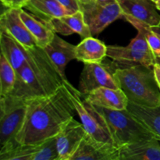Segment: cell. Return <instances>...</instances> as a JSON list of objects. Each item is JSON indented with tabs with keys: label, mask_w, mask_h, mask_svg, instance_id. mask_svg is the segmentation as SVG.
Wrapping results in <instances>:
<instances>
[{
	"label": "cell",
	"mask_w": 160,
	"mask_h": 160,
	"mask_svg": "<svg viewBox=\"0 0 160 160\" xmlns=\"http://www.w3.org/2000/svg\"><path fill=\"white\" fill-rule=\"evenodd\" d=\"M75 112L64 84L52 95L28 99L24 121L15 141L18 145H37L56 137Z\"/></svg>",
	"instance_id": "obj_1"
},
{
	"label": "cell",
	"mask_w": 160,
	"mask_h": 160,
	"mask_svg": "<svg viewBox=\"0 0 160 160\" xmlns=\"http://www.w3.org/2000/svg\"><path fill=\"white\" fill-rule=\"evenodd\" d=\"M27 50L28 59L17 72V81L10 95L31 99L55 93L66 79L61 76L43 48L36 45Z\"/></svg>",
	"instance_id": "obj_2"
},
{
	"label": "cell",
	"mask_w": 160,
	"mask_h": 160,
	"mask_svg": "<svg viewBox=\"0 0 160 160\" xmlns=\"http://www.w3.org/2000/svg\"><path fill=\"white\" fill-rule=\"evenodd\" d=\"M113 77L130 102L147 108L160 106V89L153 67L137 63L116 69Z\"/></svg>",
	"instance_id": "obj_3"
},
{
	"label": "cell",
	"mask_w": 160,
	"mask_h": 160,
	"mask_svg": "<svg viewBox=\"0 0 160 160\" xmlns=\"http://www.w3.org/2000/svg\"><path fill=\"white\" fill-rule=\"evenodd\" d=\"M94 106V105H93ZM101 116L116 147L152 138L154 134L127 109L117 110L94 106Z\"/></svg>",
	"instance_id": "obj_4"
},
{
	"label": "cell",
	"mask_w": 160,
	"mask_h": 160,
	"mask_svg": "<svg viewBox=\"0 0 160 160\" xmlns=\"http://www.w3.org/2000/svg\"><path fill=\"white\" fill-rule=\"evenodd\" d=\"M28 101L10 94L0 96V154L18 145L15 138L24 121Z\"/></svg>",
	"instance_id": "obj_5"
},
{
	"label": "cell",
	"mask_w": 160,
	"mask_h": 160,
	"mask_svg": "<svg viewBox=\"0 0 160 160\" xmlns=\"http://www.w3.org/2000/svg\"><path fill=\"white\" fill-rule=\"evenodd\" d=\"M63 84L67 88L77 113L79 116L87 134L98 142L114 145L110 134L95 106L88 102L82 93L75 88L67 79L64 80Z\"/></svg>",
	"instance_id": "obj_6"
},
{
	"label": "cell",
	"mask_w": 160,
	"mask_h": 160,
	"mask_svg": "<svg viewBox=\"0 0 160 160\" xmlns=\"http://www.w3.org/2000/svg\"><path fill=\"white\" fill-rule=\"evenodd\" d=\"M80 5L92 35H98L109 24L118 19L123 18V11L117 0L109 2L92 0Z\"/></svg>",
	"instance_id": "obj_7"
},
{
	"label": "cell",
	"mask_w": 160,
	"mask_h": 160,
	"mask_svg": "<svg viewBox=\"0 0 160 160\" xmlns=\"http://www.w3.org/2000/svg\"><path fill=\"white\" fill-rule=\"evenodd\" d=\"M100 87L119 88L109 67L102 62H85L81 73L78 90L86 95Z\"/></svg>",
	"instance_id": "obj_8"
},
{
	"label": "cell",
	"mask_w": 160,
	"mask_h": 160,
	"mask_svg": "<svg viewBox=\"0 0 160 160\" xmlns=\"http://www.w3.org/2000/svg\"><path fill=\"white\" fill-rule=\"evenodd\" d=\"M86 134L82 123L70 120L56 136L59 160H71Z\"/></svg>",
	"instance_id": "obj_9"
},
{
	"label": "cell",
	"mask_w": 160,
	"mask_h": 160,
	"mask_svg": "<svg viewBox=\"0 0 160 160\" xmlns=\"http://www.w3.org/2000/svg\"><path fill=\"white\" fill-rule=\"evenodd\" d=\"M120 160V148L85 134L71 160Z\"/></svg>",
	"instance_id": "obj_10"
},
{
	"label": "cell",
	"mask_w": 160,
	"mask_h": 160,
	"mask_svg": "<svg viewBox=\"0 0 160 160\" xmlns=\"http://www.w3.org/2000/svg\"><path fill=\"white\" fill-rule=\"evenodd\" d=\"M20 9L10 8L3 11L0 17V29L12 36L26 49H30L38 45L34 38L20 18Z\"/></svg>",
	"instance_id": "obj_11"
},
{
	"label": "cell",
	"mask_w": 160,
	"mask_h": 160,
	"mask_svg": "<svg viewBox=\"0 0 160 160\" xmlns=\"http://www.w3.org/2000/svg\"><path fill=\"white\" fill-rule=\"evenodd\" d=\"M123 17H130L150 27L160 24V15L152 0H117Z\"/></svg>",
	"instance_id": "obj_12"
},
{
	"label": "cell",
	"mask_w": 160,
	"mask_h": 160,
	"mask_svg": "<svg viewBox=\"0 0 160 160\" xmlns=\"http://www.w3.org/2000/svg\"><path fill=\"white\" fill-rule=\"evenodd\" d=\"M84 97L94 106L117 110L127 109L129 103L128 97L120 88L100 87Z\"/></svg>",
	"instance_id": "obj_13"
},
{
	"label": "cell",
	"mask_w": 160,
	"mask_h": 160,
	"mask_svg": "<svg viewBox=\"0 0 160 160\" xmlns=\"http://www.w3.org/2000/svg\"><path fill=\"white\" fill-rule=\"evenodd\" d=\"M48 23L55 32L62 35H70L77 33L83 39L92 35L89 26L84 19V12L81 9L74 13L52 19Z\"/></svg>",
	"instance_id": "obj_14"
},
{
	"label": "cell",
	"mask_w": 160,
	"mask_h": 160,
	"mask_svg": "<svg viewBox=\"0 0 160 160\" xmlns=\"http://www.w3.org/2000/svg\"><path fill=\"white\" fill-rule=\"evenodd\" d=\"M156 138L128 144L120 148V160H160V144Z\"/></svg>",
	"instance_id": "obj_15"
},
{
	"label": "cell",
	"mask_w": 160,
	"mask_h": 160,
	"mask_svg": "<svg viewBox=\"0 0 160 160\" xmlns=\"http://www.w3.org/2000/svg\"><path fill=\"white\" fill-rule=\"evenodd\" d=\"M75 45L66 42L56 34H55L52 40L44 48L64 79H67L66 67L70 61L75 59Z\"/></svg>",
	"instance_id": "obj_16"
},
{
	"label": "cell",
	"mask_w": 160,
	"mask_h": 160,
	"mask_svg": "<svg viewBox=\"0 0 160 160\" xmlns=\"http://www.w3.org/2000/svg\"><path fill=\"white\" fill-rule=\"evenodd\" d=\"M20 17L36 40L37 45L45 48L54 38L56 32L48 22L28 12L23 8L20 9Z\"/></svg>",
	"instance_id": "obj_17"
},
{
	"label": "cell",
	"mask_w": 160,
	"mask_h": 160,
	"mask_svg": "<svg viewBox=\"0 0 160 160\" xmlns=\"http://www.w3.org/2000/svg\"><path fill=\"white\" fill-rule=\"evenodd\" d=\"M1 53L6 58L16 72L23 67L28 57V50L12 36L0 29Z\"/></svg>",
	"instance_id": "obj_18"
},
{
	"label": "cell",
	"mask_w": 160,
	"mask_h": 160,
	"mask_svg": "<svg viewBox=\"0 0 160 160\" xmlns=\"http://www.w3.org/2000/svg\"><path fill=\"white\" fill-rule=\"evenodd\" d=\"M106 56L117 62H129L142 64L148 67H153L156 62V56L151 53L143 52L128 46L107 45Z\"/></svg>",
	"instance_id": "obj_19"
},
{
	"label": "cell",
	"mask_w": 160,
	"mask_h": 160,
	"mask_svg": "<svg viewBox=\"0 0 160 160\" xmlns=\"http://www.w3.org/2000/svg\"><path fill=\"white\" fill-rule=\"evenodd\" d=\"M107 55V45L93 37L84 38L75 48V59L85 62H102Z\"/></svg>",
	"instance_id": "obj_20"
},
{
	"label": "cell",
	"mask_w": 160,
	"mask_h": 160,
	"mask_svg": "<svg viewBox=\"0 0 160 160\" xmlns=\"http://www.w3.org/2000/svg\"><path fill=\"white\" fill-rule=\"evenodd\" d=\"M23 8L47 22L56 17L72 14L57 0H29Z\"/></svg>",
	"instance_id": "obj_21"
},
{
	"label": "cell",
	"mask_w": 160,
	"mask_h": 160,
	"mask_svg": "<svg viewBox=\"0 0 160 160\" xmlns=\"http://www.w3.org/2000/svg\"><path fill=\"white\" fill-rule=\"evenodd\" d=\"M127 109L141 123H143L160 142V106L156 108H147L129 102Z\"/></svg>",
	"instance_id": "obj_22"
},
{
	"label": "cell",
	"mask_w": 160,
	"mask_h": 160,
	"mask_svg": "<svg viewBox=\"0 0 160 160\" xmlns=\"http://www.w3.org/2000/svg\"><path fill=\"white\" fill-rule=\"evenodd\" d=\"M17 81V72L2 54H0V96L9 95Z\"/></svg>",
	"instance_id": "obj_23"
},
{
	"label": "cell",
	"mask_w": 160,
	"mask_h": 160,
	"mask_svg": "<svg viewBox=\"0 0 160 160\" xmlns=\"http://www.w3.org/2000/svg\"><path fill=\"white\" fill-rule=\"evenodd\" d=\"M123 18L131 23L136 29H139L144 33L146 40L148 42V45H149L150 48L152 51L153 54L155 55L156 58L157 56H160V38L154 31H152L151 28L149 25L146 24V23L141 22L139 20H136V19L132 18L130 17H123Z\"/></svg>",
	"instance_id": "obj_24"
},
{
	"label": "cell",
	"mask_w": 160,
	"mask_h": 160,
	"mask_svg": "<svg viewBox=\"0 0 160 160\" xmlns=\"http://www.w3.org/2000/svg\"><path fill=\"white\" fill-rule=\"evenodd\" d=\"M32 160H59L56 137L40 143L38 150L33 156Z\"/></svg>",
	"instance_id": "obj_25"
},
{
	"label": "cell",
	"mask_w": 160,
	"mask_h": 160,
	"mask_svg": "<svg viewBox=\"0 0 160 160\" xmlns=\"http://www.w3.org/2000/svg\"><path fill=\"white\" fill-rule=\"evenodd\" d=\"M137 31H138L137 36L131 41V42H130V44L128 45V46L134 48V49L138 50V51H141V52H143L151 53V54H153L152 51L149 45H148V42H147L146 38H145L144 33L139 29H138Z\"/></svg>",
	"instance_id": "obj_26"
},
{
	"label": "cell",
	"mask_w": 160,
	"mask_h": 160,
	"mask_svg": "<svg viewBox=\"0 0 160 160\" xmlns=\"http://www.w3.org/2000/svg\"><path fill=\"white\" fill-rule=\"evenodd\" d=\"M66 9L70 10L72 13L78 12L81 9V5L78 0H57Z\"/></svg>",
	"instance_id": "obj_27"
},
{
	"label": "cell",
	"mask_w": 160,
	"mask_h": 160,
	"mask_svg": "<svg viewBox=\"0 0 160 160\" xmlns=\"http://www.w3.org/2000/svg\"><path fill=\"white\" fill-rule=\"evenodd\" d=\"M29 0H1L3 6L7 9L15 8V9H21L25 6Z\"/></svg>",
	"instance_id": "obj_28"
},
{
	"label": "cell",
	"mask_w": 160,
	"mask_h": 160,
	"mask_svg": "<svg viewBox=\"0 0 160 160\" xmlns=\"http://www.w3.org/2000/svg\"><path fill=\"white\" fill-rule=\"evenodd\" d=\"M153 71H154L155 78H156V82L160 89V64L156 62L153 66Z\"/></svg>",
	"instance_id": "obj_29"
},
{
	"label": "cell",
	"mask_w": 160,
	"mask_h": 160,
	"mask_svg": "<svg viewBox=\"0 0 160 160\" xmlns=\"http://www.w3.org/2000/svg\"><path fill=\"white\" fill-rule=\"evenodd\" d=\"M152 29V31H154L156 34H159L160 35V24L158 26H154V27H150Z\"/></svg>",
	"instance_id": "obj_30"
},
{
	"label": "cell",
	"mask_w": 160,
	"mask_h": 160,
	"mask_svg": "<svg viewBox=\"0 0 160 160\" xmlns=\"http://www.w3.org/2000/svg\"><path fill=\"white\" fill-rule=\"evenodd\" d=\"M78 1H79L80 4H84V3H88L92 0H78Z\"/></svg>",
	"instance_id": "obj_31"
},
{
	"label": "cell",
	"mask_w": 160,
	"mask_h": 160,
	"mask_svg": "<svg viewBox=\"0 0 160 160\" xmlns=\"http://www.w3.org/2000/svg\"><path fill=\"white\" fill-rule=\"evenodd\" d=\"M95 1L98 2H109L113 1V0H95Z\"/></svg>",
	"instance_id": "obj_32"
},
{
	"label": "cell",
	"mask_w": 160,
	"mask_h": 160,
	"mask_svg": "<svg viewBox=\"0 0 160 160\" xmlns=\"http://www.w3.org/2000/svg\"><path fill=\"white\" fill-rule=\"evenodd\" d=\"M155 4H156V8H157L158 10H160V0H159V1L156 2Z\"/></svg>",
	"instance_id": "obj_33"
},
{
	"label": "cell",
	"mask_w": 160,
	"mask_h": 160,
	"mask_svg": "<svg viewBox=\"0 0 160 160\" xmlns=\"http://www.w3.org/2000/svg\"><path fill=\"white\" fill-rule=\"evenodd\" d=\"M156 62H159V63L160 64V56H157V57L156 58Z\"/></svg>",
	"instance_id": "obj_34"
},
{
	"label": "cell",
	"mask_w": 160,
	"mask_h": 160,
	"mask_svg": "<svg viewBox=\"0 0 160 160\" xmlns=\"http://www.w3.org/2000/svg\"><path fill=\"white\" fill-rule=\"evenodd\" d=\"M152 2H155V3H156V2L159 1V0H152Z\"/></svg>",
	"instance_id": "obj_35"
},
{
	"label": "cell",
	"mask_w": 160,
	"mask_h": 160,
	"mask_svg": "<svg viewBox=\"0 0 160 160\" xmlns=\"http://www.w3.org/2000/svg\"><path fill=\"white\" fill-rule=\"evenodd\" d=\"M157 35H158V36H159V37L160 38V35H159V34H157Z\"/></svg>",
	"instance_id": "obj_36"
}]
</instances>
